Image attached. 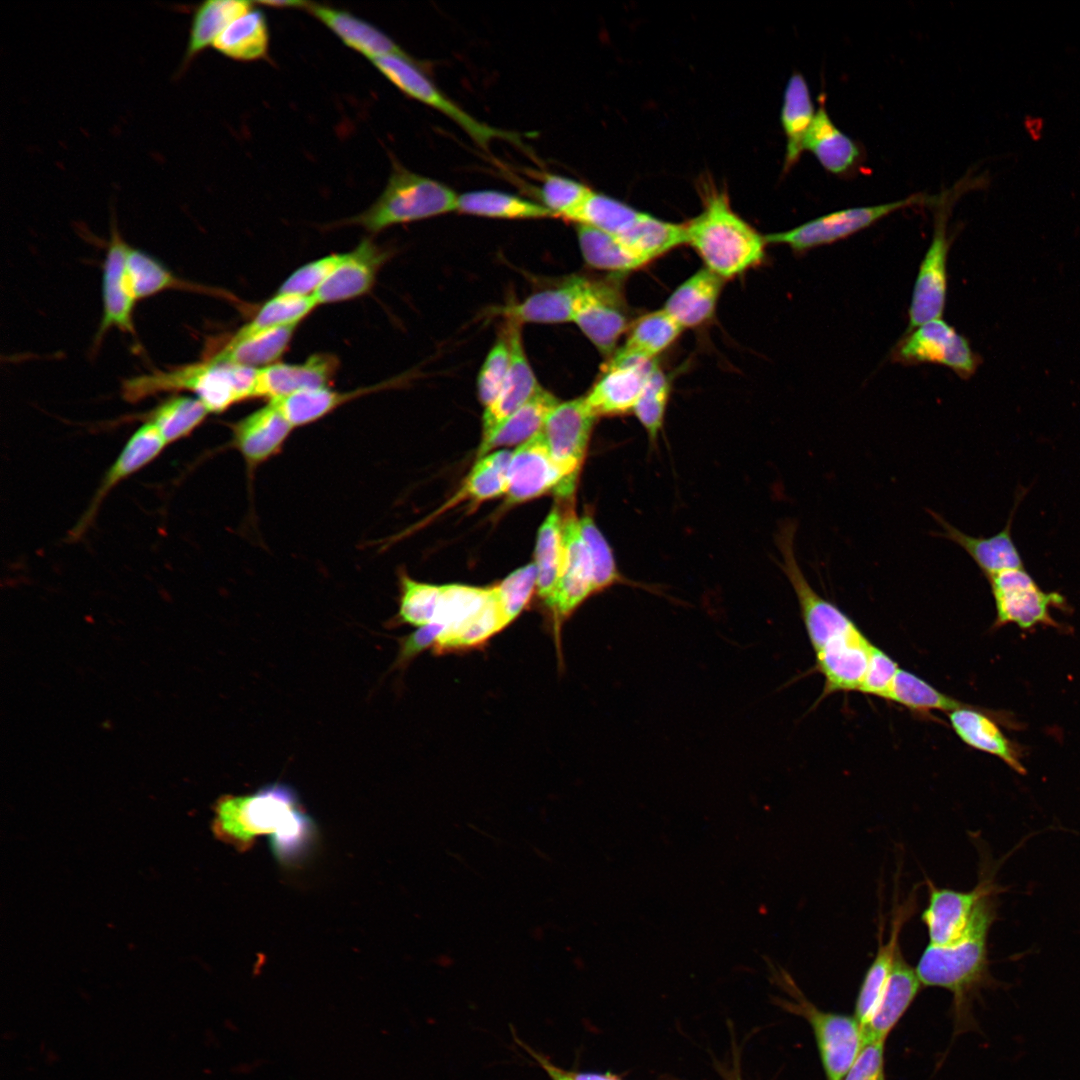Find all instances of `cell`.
<instances>
[{
    "instance_id": "obj_47",
    "label": "cell",
    "mask_w": 1080,
    "mask_h": 1080,
    "mask_svg": "<svg viewBox=\"0 0 1080 1080\" xmlns=\"http://www.w3.org/2000/svg\"><path fill=\"white\" fill-rule=\"evenodd\" d=\"M128 273L137 300L165 290L203 292L201 285L175 276L158 260L130 246L127 258Z\"/></svg>"
},
{
    "instance_id": "obj_26",
    "label": "cell",
    "mask_w": 1080,
    "mask_h": 1080,
    "mask_svg": "<svg viewBox=\"0 0 1080 1080\" xmlns=\"http://www.w3.org/2000/svg\"><path fill=\"white\" fill-rule=\"evenodd\" d=\"M333 354L316 353L303 363H274L258 369L256 398L279 399L300 391L328 387L338 370Z\"/></svg>"
},
{
    "instance_id": "obj_24",
    "label": "cell",
    "mask_w": 1080,
    "mask_h": 1080,
    "mask_svg": "<svg viewBox=\"0 0 1080 1080\" xmlns=\"http://www.w3.org/2000/svg\"><path fill=\"white\" fill-rule=\"evenodd\" d=\"M873 644L856 626L815 652L816 670L824 677V695L858 691Z\"/></svg>"
},
{
    "instance_id": "obj_12",
    "label": "cell",
    "mask_w": 1080,
    "mask_h": 1080,
    "mask_svg": "<svg viewBox=\"0 0 1080 1080\" xmlns=\"http://www.w3.org/2000/svg\"><path fill=\"white\" fill-rule=\"evenodd\" d=\"M892 355L894 361L907 365H943L963 379L974 375L981 363L969 341L941 318L908 331Z\"/></svg>"
},
{
    "instance_id": "obj_57",
    "label": "cell",
    "mask_w": 1080,
    "mask_h": 1080,
    "mask_svg": "<svg viewBox=\"0 0 1080 1080\" xmlns=\"http://www.w3.org/2000/svg\"><path fill=\"white\" fill-rule=\"evenodd\" d=\"M343 254H331L309 262L295 270L279 287V294L308 296L322 285L336 268Z\"/></svg>"
},
{
    "instance_id": "obj_29",
    "label": "cell",
    "mask_w": 1080,
    "mask_h": 1080,
    "mask_svg": "<svg viewBox=\"0 0 1080 1080\" xmlns=\"http://www.w3.org/2000/svg\"><path fill=\"white\" fill-rule=\"evenodd\" d=\"M921 985L916 970L907 963L899 948L881 1002L868 1025L861 1031L863 1045L886 1040L915 999Z\"/></svg>"
},
{
    "instance_id": "obj_28",
    "label": "cell",
    "mask_w": 1080,
    "mask_h": 1080,
    "mask_svg": "<svg viewBox=\"0 0 1080 1080\" xmlns=\"http://www.w3.org/2000/svg\"><path fill=\"white\" fill-rule=\"evenodd\" d=\"M724 281L703 267L671 293L662 309L683 330L699 327L714 315Z\"/></svg>"
},
{
    "instance_id": "obj_45",
    "label": "cell",
    "mask_w": 1080,
    "mask_h": 1080,
    "mask_svg": "<svg viewBox=\"0 0 1080 1080\" xmlns=\"http://www.w3.org/2000/svg\"><path fill=\"white\" fill-rule=\"evenodd\" d=\"M512 452L498 450L478 458L450 504L463 500L478 503L506 495Z\"/></svg>"
},
{
    "instance_id": "obj_20",
    "label": "cell",
    "mask_w": 1080,
    "mask_h": 1080,
    "mask_svg": "<svg viewBox=\"0 0 1080 1080\" xmlns=\"http://www.w3.org/2000/svg\"><path fill=\"white\" fill-rule=\"evenodd\" d=\"M1027 491L1026 488L1018 489L1014 506L1005 527L992 536L974 537L968 535L951 525L938 513L929 510V514L942 528L941 532L934 534L961 547L975 562L986 579L1002 571L1023 568L1025 566L1022 556L1012 537V523L1019 503L1025 497Z\"/></svg>"
},
{
    "instance_id": "obj_22",
    "label": "cell",
    "mask_w": 1080,
    "mask_h": 1080,
    "mask_svg": "<svg viewBox=\"0 0 1080 1080\" xmlns=\"http://www.w3.org/2000/svg\"><path fill=\"white\" fill-rule=\"evenodd\" d=\"M505 330L511 349L510 367L497 398L485 408L481 442L487 440L504 421L526 404L541 388L524 351L520 324L508 321Z\"/></svg>"
},
{
    "instance_id": "obj_60",
    "label": "cell",
    "mask_w": 1080,
    "mask_h": 1080,
    "mask_svg": "<svg viewBox=\"0 0 1080 1080\" xmlns=\"http://www.w3.org/2000/svg\"><path fill=\"white\" fill-rule=\"evenodd\" d=\"M443 631L442 625L432 622L399 639V653L394 666L398 668L405 667L424 650L433 648Z\"/></svg>"
},
{
    "instance_id": "obj_48",
    "label": "cell",
    "mask_w": 1080,
    "mask_h": 1080,
    "mask_svg": "<svg viewBox=\"0 0 1080 1080\" xmlns=\"http://www.w3.org/2000/svg\"><path fill=\"white\" fill-rule=\"evenodd\" d=\"M914 712L932 710L951 712L966 705L947 696L913 673L899 669L893 682L889 699Z\"/></svg>"
},
{
    "instance_id": "obj_14",
    "label": "cell",
    "mask_w": 1080,
    "mask_h": 1080,
    "mask_svg": "<svg viewBox=\"0 0 1080 1080\" xmlns=\"http://www.w3.org/2000/svg\"><path fill=\"white\" fill-rule=\"evenodd\" d=\"M596 419L583 396L559 402L542 428L551 457L575 487Z\"/></svg>"
},
{
    "instance_id": "obj_51",
    "label": "cell",
    "mask_w": 1080,
    "mask_h": 1080,
    "mask_svg": "<svg viewBox=\"0 0 1080 1080\" xmlns=\"http://www.w3.org/2000/svg\"><path fill=\"white\" fill-rule=\"evenodd\" d=\"M640 213L641 211L620 200L592 191L575 223L585 224L617 237L632 225Z\"/></svg>"
},
{
    "instance_id": "obj_59",
    "label": "cell",
    "mask_w": 1080,
    "mask_h": 1080,
    "mask_svg": "<svg viewBox=\"0 0 1080 1080\" xmlns=\"http://www.w3.org/2000/svg\"><path fill=\"white\" fill-rule=\"evenodd\" d=\"M884 1044L885 1041L865 1043L843 1080H886Z\"/></svg>"
},
{
    "instance_id": "obj_15",
    "label": "cell",
    "mask_w": 1080,
    "mask_h": 1080,
    "mask_svg": "<svg viewBox=\"0 0 1080 1080\" xmlns=\"http://www.w3.org/2000/svg\"><path fill=\"white\" fill-rule=\"evenodd\" d=\"M791 1007L812 1028L826 1079L843 1080L863 1046L857 1019L823 1011L804 998Z\"/></svg>"
},
{
    "instance_id": "obj_16",
    "label": "cell",
    "mask_w": 1080,
    "mask_h": 1080,
    "mask_svg": "<svg viewBox=\"0 0 1080 1080\" xmlns=\"http://www.w3.org/2000/svg\"><path fill=\"white\" fill-rule=\"evenodd\" d=\"M575 488L551 457L542 430L512 452L506 493L510 504L549 492L568 499L574 495Z\"/></svg>"
},
{
    "instance_id": "obj_18",
    "label": "cell",
    "mask_w": 1080,
    "mask_h": 1080,
    "mask_svg": "<svg viewBox=\"0 0 1080 1080\" xmlns=\"http://www.w3.org/2000/svg\"><path fill=\"white\" fill-rule=\"evenodd\" d=\"M986 874L971 891L938 888L929 883L928 905L922 913L929 944L947 946L966 932L981 897L994 888Z\"/></svg>"
},
{
    "instance_id": "obj_54",
    "label": "cell",
    "mask_w": 1080,
    "mask_h": 1080,
    "mask_svg": "<svg viewBox=\"0 0 1080 1080\" xmlns=\"http://www.w3.org/2000/svg\"><path fill=\"white\" fill-rule=\"evenodd\" d=\"M591 190L583 183L557 174H545L539 195L553 216L575 222Z\"/></svg>"
},
{
    "instance_id": "obj_5",
    "label": "cell",
    "mask_w": 1080,
    "mask_h": 1080,
    "mask_svg": "<svg viewBox=\"0 0 1080 1080\" xmlns=\"http://www.w3.org/2000/svg\"><path fill=\"white\" fill-rule=\"evenodd\" d=\"M212 831L218 840L247 850L262 834L270 837L297 819L304 810L287 785L270 784L249 795H225L214 806Z\"/></svg>"
},
{
    "instance_id": "obj_23",
    "label": "cell",
    "mask_w": 1080,
    "mask_h": 1080,
    "mask_svg": "<svg viewBox=\"0 0 1080 1080\" xmlns=\"http://www.w3.org/2000/svg\"><path fill=\"white\" fill-rule=\"evenodd\" d=\"M231 446L250 470L277 455L294 427L269 402L230 425Z\"/></svg>"
},
{
    "instance_id": "obj_43",
    "label": "cell",
    "mask_w": 1080,
    "mask_h": 1080,
    "mask_svg": "<svg viewBox=\"0 0 1080 1080\" xmlns=\"http://www.w3.org/2000/svg\"><path fill=\"white\" fill-rule=\"evenodd\" d=\"M576 232L582 256L592 268L626 273L647 265L612 235L580 223Z\"/></svg>"
},
{
    "instance_id": "obj_38",
    "label": "cell",
    "mask_w": 1080,
    "mask_h": 1080,
    "mask_svg": "<svg viewBox=\"0 0 1080 1080\" xmlns=\"http://www.w3.org/2000/svg\"><path fill=\"white\" fill-rule=\"evenodd\" d=\"M615 238L646 264L686 244L684 224L667 222L644 212Z\"/></svg>"
},
{
    "instance_id": "obj_9",
    "label": "cell",
    "mask_w": 1080,
    "mask_h": 1080,
    "mask_svg": "<svg viewBox=\"0 0 1080 1080\" xmlns=\"http://www.w3.org/2000/svg\"><path fill=\"white\" fill-rule=\"evenodd\" d=\"M573 321L596 349L609 358L631 325L628 306L616 281L575 276Z\"/></svg>"
},
{
    "instance_id": "obj_30",
    "label": "cell",
    "mask_w": 1080,
    "mask_h": 1080,
    "mask_svg": "<svg viewBox=\"0 0 1080 1080\" xmlns=\"http://www.w3.org/2000/svg\"><path fill=\"white\" fill-rule=\"evenodd\" d=\"M297 325L270 328L250 334L236 332L217 351L207 354L220 362L256 368L274 364L288 349Z\"/></svg>"
},
{
    "instance_id": "obj_61",
    "label": "cell",
    "mask_w": 1080,
    "mask_h": 1080,
    "mask_svg": "<svg viewBox=\"0 0 1080 1080\" xmlns=\"http://www.w3.org/2000/svg\"><path fill=\"white\" fill-rule=\"evenodd\" d=\"M531 1053L552 1080H620L616 1076L609 1073L600 1074L567 1071L555 1066L544 1057L535 1054L534 1052Z\"/></svg>"
},
{
    "instance_id": "obj_27",
    "label": "cell",
    "mask_w": 1080,
    "mask_h": 1080,
    "mask_svg": "<svg viewBox=\"0 0 1080 1080\" xmlns=\"http://www.w3.org/2000/svg\"><path fill=\"white\" fill-rule=\"evenodd\" d=\"M347 47L369 60L388 56H410L391 37L373 24L345 11L309 2L305 8Z\"/></svg>"
},
{
    "instance_id": "obj_41",
    "label": "cell",
    "mask_w": 1080,
    "mask_h": 1080,
    "mask_svg": "<svg viewBox=\"0 0 1080 1080\" xmlns=\"http://www.w3.org/2000/svg\"><path fill=\"white\" fill-rule=\"evenodd\" d=\"M506 627L491 586L485 605L456 629L440 635L433 646V653L442 655L480 648Z\"/></svg>"
},
{
    "instance_id": "obj_6",
    "label": "cell",
    "mask_w": 1080,
    "mask_h": 1080,
    "mask_svg": "<svg viewBox=\"0 0 1080 1080\" xmlns=\"http://www.w3.org/2000/svg\"><path fill=\"white\" fill-rule=\"evenodd\" d=\"M370 62L403 94L444 114L482 149L487 150L495 139L520 145L518 134L479 121L452 101L434 84L424 72L422 64L413 57L388 55L371 59Z\"/></svg>"
},
{
    "instance_id": "obj_53",
    "label": "cell",
    "mask_w": 1080,
    "mask_h": 1080,
    "mask_svg": "<svg viewBox=\"0 0 1080 1080\" xmlns=\"http://www.w3.org/2000/svg\"><path fill=\"white\" fill-rule=\"evenodd\" d=\"M671 387L670 377L657 364L633 409L650 442H655L662 430Z\"/></svg>"
},
{
    "instance_id": "obj_1",
    "label": "cell",
    "mask_w": 1080,
    "mask_h": 1080,
    "mask_svg": "<svg viewBox=\"0 0 1080 1080\" xmlns=\"http://www.w3.org/2000/svg\"><path fill=\"white\" fill-rule=\"evenodd\" d=\"M995 890L981 897L959 940L947 946L929 944L915 968L922 985L944 988L953 994L954 1005L968 1026L971 997L981 988L994 985L988 970L987 937L995 919Z\"/></svg>"
},
{
    "instance_id": "obj_39",
    "label": "cell",
    "mask_w": 1080,
    "mask_h": 1080,
    "mask_svg": "<svg viewBox=\"0 0 1080 1080\" xmlns=\"http://www.w3.org/2000/svg\"><path fill=\"white\" fill-rule=\"evenodd\" d=\"M815 114L805 78L800 73H794L787 82L781 109V123L787 140L785 169L799 160L804 150V138Z\"/></svg>"
},
{
    "instance_id": "obj_3",
    "label": "cell",
    "mask_w": 1080,
    "mask_h": 1080,
    "mask_svg": "<svg viewBox=\"0 0 1080 1080\" xmlns=\"http://www.w3.org/2000/svg\"><path fill=\"white\" fill-rule=\"evenodd\" d=\"M684 226L686 244L705 268L724 280L759 265L765 257V236L733 211L725 193L710 192L702 211Z\"/></svg>"
},
{
    "instance_id": "obj_32",
    "label": "cell",
    "mask_w": 1080,
    "mask_h": 1080,
    "mask_svg": "<svg viewBox=\"0 0 1080 1080\" xmlns=\"http://www.w3.org/2000/svg\"><path fill=\"white\" fill-rule=\"evenodd\" d=\"M909 906L911 904H906L896 911L889 939L886 943L880 942L877 953L863 979L857 996L854 1015L861 1027V1031L872 1019L885 992L897 951L900 948V931L908 918V914L911 912Z\"/></svg>"
},
{
    "instance_id": "obj_49",
    "label": "cell",
    "mask_w": 1080,
    "mask_h": 1080,
    "mask_svg": "<svg viewBox=\"0 0 1080 1080\" xmlns=\"http://www.w3.org/2000/svg\"><path fill=\"white\" fill-rule=\"evenodd\" d=\"M442 594V586L420 582L408 575L400 577V598L394 624H409L417 628L435 619Z\"/></svg>"
},
{
    "instance_id": "obj_37",
    "label": "cell",
    "mask_w": 1080,
    "mask_h": 1080,
    "mask_svg": "<svg viewBox=\"0 0 1080 1080\" xmlns=\"http://www.w3.org/2000/svg\"><path fill=\"white\" fill-rule=\"evenodd\" d=\"M575 276L555 288L530 295L524 301L503 307L499 313L518 324L564 323L573 321Z\"/></svg>"
},
{
    "instance_id": "obj_25",
    "label": "cell",
    "mask_w": 1080,
    "mask_h": 1080,
    "mask_svg": "<svg viewBox=\"0 0 1080 1080\" xmlns=\"http://www.w3.org/2000/svg\"><path fill=\"white\" fill-rule=\"evenodd\" d=\"M947 714L953 730L964 743L999 758L1016 773L1026 774L1021 761L1023 748L1004 733L999 724L1003 720L997 712L966 704Z\"/></svg>"
},
{
    "instance_id": "obj_2",
    "label": "cell",
    "mask_w": 1080,
    "mask_h": 1080,
    "mask_svg": "<svg viewBox=\"0 0 1080 1080\" xmlns=\"http://www.w3.org/2000/svg\"><path fill=\"white\" fill-rule=\"evenodd\" d=\"M258 369L211 358L152 370L122 382L121 394L137 403L160 393L190 392L209 413H222L232 405L256 398Z\"/></svg>"
},
{
    "instance_id": "obj_40",
    "label": "cell",
    "mask_w": 1080,
    "mask_h": 1080,
    "mask_svg": "<svg viewBox=\"0 0 1080 1080\" xmlns=\"http://www.w3.org/2000/svg\"><path fill=\"white\" fill-rule=\"evenodd\" d=\"M457 211L467 215L496 219L553 217V214L542 203L491 189L474 190L459 194Z\"/></svg>"
},
{
    "instance_id": "obj_46",
    "label": "cell",
    "mask_w": 1080,
    "mask_h": 1080,
    "mask_svg": "<svg viewBox=\"0 0 1080 1080\" xmlns=\"http://www.w3.org/2000/svg\"><path fill=\"white\" fill-rule=\"evenodd\" d=\"M683 329L663 309L646 313L629 326L622 348L655 360L680 336Z\"/></svg>"
},
{
    "instance_id": "obj_11",
    "label": "cell",
    "mask_w": 1080,
    "mask_h": 1080,
    "mask_svg": "<svg viewBox=\"0 0 1080 1080\" xmlns=\"http://www.w3.org/2000/svg\"><path fill=\"white\" fill-rule=\"evenodd\" d=\"M952 193L946 192L934 204V231L931 243L920 264L909 307L910 331L921 324L941 318L947 295V258L951 240L947 232Z\"/></svg>"
},
{
    "instance_id": "obj_42",
    "label": "cell",
    "mask_w": 1080,
    "mask_h": 1080,
    "mask_svg": "<svg viewBox=\"0 0 1080 1080\" xmlns=\"http://www.w3.org/2000/svg\"><path fill=\"white\" fill-rule=\"evenodd\" d=\"M375 389H377L376 386L356 391L338 392L324 387L300 391L269 402H272L295 428L315 422L347 401Z\"/></svg>"
},
{
    "instance_id": "obj_58",
    "label": "cell",
    "mask_w": 1080,
    "mask_h": 1080,
    "mask_svg": "<svg viewBox=\"0 0 1080 1080\" xmlns=\"http://www.w3.org/2000/svg\"><path fill=\"white\" fill-rule=\"evenodd\" d=\"M899 669L898 664L890 656L873 644L868 666L858 691L888 700Z\"/></svg>"
},
{
    "instance_id": "obj_56",
    "label": "cell",
    "mask_w": 1080,
    "mask_h": 1080,
    "mask_svg": "<svg viewBox=\"0 0 1080 1080\" xmlns=\"http://www.w3.org/2000/svg\"><path fill=\"white\" fill-rule=\"evenodd\" d=\"M510 361V342L505 330L489 351L478 376V395L485 408L497 398L508 374Z\"/></svg>"
},
{
    "instance_id": "obj_52",
    "label": "cell",
    "mask_w": 1080,
    "mask_h": 1080,
    "mask_svg": "<svg viewBox=\"0 0 1080 1080\" xmlns=\"http://www.w3.org/2000/svg\"><path fill=\"white\" fill-rule=\"evenodd\" d=\"M490 592L491 587L442 585L440 603L433 622L443 626L442 634L453 631L485 605Z\"/></svg>"
},
{
    "instance_id": "obj_36",
    "label": "cell",
    "mask_w": 1080,
    "mask_h": 1080,
    "mask_svg": "<svg viewBox=\"0 0 1080 1080\" xmlns=\"http://www.w3.org/2000/svg\"><path fill=\"white\" fill-rule=\"evenodd\" d=\"M253 2L244 0H207L193 12L184 64L213 45L221 33L239 16L251 10Z\"/></svg>"
},
{
    "instance_id": "obj_55",
    "label": "cell",
    "mask_w": 1080,
    "mask_h": 1080,
    "mask_svg": "<svg viewBox=\"0 0 1080 1080\" xmlns=\"http://www.w3.org/2000/svg\"><path fill=\"white\" fill-rule=\"evenodd\" d=\"M537 586L534 563L516 569L499 584L492 586L506 625H510L528 606Z\"/></svg>"
},
{
    "instance_id": "obj_31",
    "label": "cell",
    "mask_w": 1080,
    "mask_h": 1080,
    "mask_svg": "<svg viewBox=\"0 0 1080 1080\" xmlns=\"http://www.w3.org/2000/svg\"><path fill=\"white\" fill-rule=\"evenodd\" d=\"M803 147L816 157L824 169L835 175L847 174L861 158L859 146L834 124L824 103L816 111Z\"/></svg>"
},
{
    "instance_id": "obj_62",
    "label": "cell",
    "mask_w": 1080,
    "mask_h": 1080,
    "mask_svg": "<svg viewBox=\"0 0 1080 1080\" xmlns=\"http://www.w3.org/2000/svg\"><path fill=\"white\" fill-rule=\"evenodd\" d=\"M308 3H309L308 1H292V0H290V1H261V2H258V4H260V5H266V6L274 7V8H301V9H304V10L307 7Z\"/></svg>"
},
{
    "instance_id": "obj_33",
    "label": "cell",
    "mask_w": 1080,
    "mask_h": 1080,
    "mask_svg": "<svg viewBox=\"0 0 1080 1080\" xmlns=\"http://www.w3.org/2000/svg\"><path fill=\"white\" fill-rule=\"evenodd\" d=\"M559 403L557 398L542 387L519 410L504 421L493 434L481 442L478 458L493 449L521 445L539 433L548 414Z\"/></svg>"
},
{
    "instance_id": "obj_35",
    "label": "cell",
    "mask_w": 1080,
    "mask_h": 1080,
    "mask_svg": "<svg viewBox=\"0 0 1080 1080\" xmlns=\"http://www.w3.org/2000/svg\"><path fill=\"white\" fill-rule=\"evenodd\" d=\"M268 22L262 10L252 8L235 19L216 39L212 47L233 60L264 59L269 51Z\"/></svg>"
},
{
    "instance_id": "obj_44",
    "label": "cell",
    "mask_w": 1080,
    "mask_h": 1080,
    "mask_svg": "<svg viewBox=\"0 0 1080 1080\" xmlns=\"http://www.w3.org/2000/svg\"><path fill=\"white\" fill-rule=\"evenodd\" d=\"M563 517L555 507L539 528L535 550L536 592L545 603L553 595L563 562Z\"/></svg>"
},
{
    "instance_id": "obj_7",
    "label": "cell",
    "mask_w": 1080,
    "mask_h": 1080,
    "mask_svg": "<svg viewBox=\"0 0 1080 1080\" xmlns=\"http://www.w3.org/2000/svg\"><path fill=\"white\" fill-rule=\"evenodd\" d=\"M563 562L556 589L545 603L551 620L556 647L564 622L589 597L602 592L589 549L581 533L579 518L573 509L563 516Z\"/></svg>"
},
{
    "instance_id": "obj_13",
    "label": "cell",
    "mask_w": 1080,
    "mask_h": 1080,
    "mask_svg": "<svg viewBox=\"0 0 1080 1080\" xmlns=\"http://www.w3.org/2000/svg\"><path fill=\"white\" fill-rule=\"evenodd\" d=\"M658 362L617 348L584 396L593 414L619 416L633 409Z\"/></svg>"
},
{
    "instance_id": "obj_8",
    "label": "cell",
    "mask_w": 1080,
    "mask_h": 1080,
    "mask_svg": "<svg viewBox=\"0 0 1080 1080\" xmlns=\"http://www.w3.org/2000/svg\"><path fill=\"white\" fill-rule=\"evenodd\" d=\"M987 580L996 609L994 628L1007 624H1015L1022 630L1039 625L1060 627L1051 610L1068 609L1065 597L1043 590L1025 567L1002 571Z\"/></svg>"
},
{
    "instance_id": "obj_21",
    "label": "cell",
    "mask_w": 1080,
    "mask_h": 1080,
    "mask_svg": "<svg viewBox=\"0 0 1080 1080\" xmlns=\"http://www.w3.org/2000/svg\"><path fill=\"white\" fill-rule=\"evenodd\" d=\"M389 252L370 238L363 239L341 261L313 294L319 304H331L365 295L389 258Z\"/></svg>"
},
{
    "instance_id": "obj_50",
    "label": "cell",
    "mask_w": 1080,
    "mask_h": 1080,
    "mask_svg": "<svg viewBox=\"0 0 1080 1080\" xmlns=\"http://www.w3.org/2000/svg\"><path fill=\"white\" fill-rule=\"evenodd\" d=\"M318 305L313 295L279 294L266 301L251 321L237 332L250 334L275 327L298 325Z\"/></svg>"
},
{
    "instance_id": "obj_4",
    "label": "cell",
    "mask_w": 1080,
    "mask_h": 1080,
    "mask_svg": "<svg viewBox=\"0 0 1080 1080\" xmlns=\"http://www.w3.org/2000/svg\"><path fill=\"white\" fill-rule=\"evenodd\" d=\"M458 194L433 178L415 173L393 161L386 186L375 202L348 219L368 232L457 211Z\"/></svg>"
},
{
    "instance_id": "obj_19",
    "label": "cell",
    "mask_w": 1080,
    "mask_h": 1080,
    "mask_svg": "<svg viewBox=\"0 0 1080 1080\" xmlns=\"http://www.w3.org/2000/svg\"><path fill=\"white\" fill-rule=\"evenodd\" d=\"M167 446L157 429L142 423L130 436L120 454L105 472L88 508L72 528L69 538L79 539L93 523L102 502L123 480L144 468Z\"/></svg>"
},
{
    "instance_id": "obj_34",
    "label": "cell",
    "mask_w": 1080,
    "mask_h": 1080,
    "mask_svg": "<svg viewBox=\"0 0 1080 1080\" xmlns=\"http://www.w3.org/2000/svg\"><path fill=\"white\" fill-rule=\"evenodd\" d=\"M209 411L194 396L172 394L149 411L133 419L153 425L167 445L188 437L198 428Z\"/></svg>"
},
{
    "instance_id": "obj_10",
    "label": "cell",
    "mask_w": 1080,
    "mask_h": 1080,
    "mask_svg": "<svg viewBox=\"0 0 1080 1080\" xmlns=\"http://www.w3.org/2000/svg\"><path fill=\"white\" fill-rule=\"evenodd\" d=\"M937 198L938 196L913 194L889 203L846 208L817 217L790 230L766 235L765 239L767 243L784 244L800 253L845 239L903 208L925 203L934 205Z\"/></svg>"
},
{
    "instance_id": "obj_17",
    "label": "cell",
    "mask_w": 1080,
    "mask_h": 1080,
    "mask_svg": "<svg viewBox=\"0 0 1080 1080\" xmlns=\"http://www.w3.org/2000/svg\"><path fill=\"white\" fill-rule=\"evenodd\" d=\"M130 246L114 227L107 246L102 273L103 315L95 337V346L110 329L135 334L133 310L137 301L129 273L127 258Z\"/></svg>"
}]
</instances>
